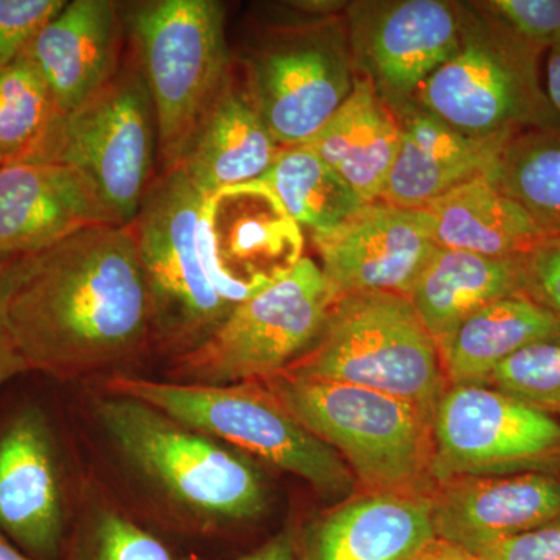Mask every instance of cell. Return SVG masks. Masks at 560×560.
I'll list each match as a JSON object with an SVG mask.
<instances>
[{
  "label": "cell",
  "mask_w": 560,
  "mask_h": 560,
  "mask_svg": "<svg viewBox=\"0 0 560 560\" xmlns=\"http://www.w3.org/2000/svg\"><path fill=\"white\" fill-rule=\"evenodd\" d=\"M2 319L31 371L65 381L121 374L154 346L131 224L88 228L39 253Z\"/></svg>",
  "instance_id": "obj_1"
},
{
  "label": "cell",
  "mask_w": 560,
  "mask_h": 560,
  "mask_svg": "<svg viewBox=\"0 0 560 560\" xmlns=\"http://www.w3.org/2000/svg\"><path fill=\"white\" fill-rule=\"evenodd\" d=\"M94 408L117 463L172 525L212 536L267 510L264 475L243 453L135 397L105 393Z\"/></svg>",
  "instance_id": "obj_2"
},
{
  "label": "cell",
  "mask_w": 560,
  "mask_h": 560,
  "mask_svg": "<svg viewBox=\"0 0 560 560\" xmlns=\"http://www.w3.org/2000/svg\"><path fill=\"white\" fill-rule=\"evenodd\" d=\"M135 60L153 102L161 173L180 167L232 73L217 0H150L127 9Z\"/></svg>",
  "instance_id": "obj_3"
},
{
  "label": "cell",
  "mask_w": 560,
  "mask_h": 560,
  "mask_svg": "<svg viewBox=\"0 0 560 560\" xmlns=\"http://www.w3.org/2000/svg\"><path fill=\"white\" fill-rule=\"evenodd\" d=\"M105 381L106 393L145 401L243 455L301 478L326 499H346L355 489L346 460L305 429L264 382L190 385L125 372Z\"/></svg>",
  "instance_id": "obj_4"
},
{
  "label": "cell",
  "mask_w": 560,
  "mask_h": 560,
  "mask_svg": "<svg viewBox=\"0 0 560 560\" xmlns=\"http://www.w3.org/2000/svg\"><path fill=\"white\" fill-rule=\"evenodd\" d=\"M282 374L381 390L431 419L445 390L436 342L410 300L385 291L335 302L318 340Z\"/></svg>",
  "instance_id": "obj_5"
},
{
  "label": "cell",
  "mask_w": 560,
  "mask_h": 560,
  "mask_svg": "<svg viewBox=\"0 0 560 560\" xmlns=\"http://www.w3.org/2000/svg\"><path fill=\"white\" fill-rule=\"evenodd\" d=\"M264 383L374 492L418 493L431 475L433 419L418 405L363 386L289 374Z\"/></svg>",
  "instance_id": "obj_6"
},
{
  "label": "cell",
  "mask_w": 560,
  "mask_h": 560,
  "mask_svg": "<svg viewBox=\"0 0 560 560\" xmlns=\"http://www.w3.org/2000/svg\"><path fill=\"white\" fill-rule=\"evenodd\" d=\"M464 5L458 51L423 83L412 102L474 138L560 130V117L540 84L544 50L508 31L477 2Z\"/></svg>",
  "instance_id": "obj_7"
},
{
  "label": "cell",
  "mask_w": 560,
  "mask_h": 560,
  "mask_svg": "<svg viewBox=\"0 0 560 560\" xmlns=\"http://www.w3.org/2000/svg\"><path fill=\"white\" fill-rule=\"evenodd\" d=\"M16 161L54 162L83 173L121 226L138 217L153 184L158 125L138 62L121 66L79 108L57 114Z\"/></svg>",
  "instance_id": "obj_8"
},
{
  "label": "cell",
  "mask_w": 560,
  "mask_h": 560,
  "mask_svg": "<svg viewBox=\"0 0 560 560\" xmlns=\"http://www.w3.org/2000/svg\"><path fill=\"white\" fill-rule=\"evenodd\" d=\"M335 302L319 265L304 257L285 278L235 305L208 340L173 359L168 381L230 385L282 374L318 340Z\"/></svg>",
  "instance_id": "obj_9"
},
{
  "label": "cell",
  "mask_w": 560,
  "mask_h": 560,
  "mask_svg": "<svg viewBox=\"0 0 560 560\" xmlns=\"http://www.w3.org/2000/svg\"><path fill=\"white\" fill-rule=\"evenodd\" d=\"M202 198L180 168L160 173L131 223L153 305L154 346L173 359L208 340L235 307L202 265Z\"/></svg>",
  "instance_id": "obj_10"
},
{
  "label": "cell",
  "mask_w": 560,
  "mask_h": 560,
  "mask_svg": "<svg viewBox=\"0 0 560 560\" xmlns=\"http://www.w3.org/2000/svg\"><path fill=\"white\" fill-rule=\"evenodd\" d=\"M355 81L346 25L335 20L270 32L245 57L246 90L285 149L315 138Z\"/></svg>",
  "instance_id": "obj_11"
},
{
  "label": "cell",
  "mask_w": 560,
  "mask_h": 560,
  "mask_svg": "<svg viewBox=\"0 0 560 560\" xmlns=\"http://www.w3.org/2000/svg\"><path fill=\"white\" fill-rule=\"evenodd\" d=\"M431 436V477L441 482L537 469L560 458L558 420L485 385L445 389Z\"/></svg>",
  "instance_id": "obj_12"
},
{
  "label": "cell",
  "mask_w": 560,
  "mask_h": 560,
  "mask_svg": "<svg viewBox=\"0 0 560 560\" xmlns=\"http://www.w3.org/2000/svg\"><path fill=\"white\" fill-rule=\"evenodd\" d=\"M198 249L220 296L238 305L304 259V234L261 180L205 195Z\"/></svg>",
  "instance_id": "obj_13"
},
{
  "label": "cell",
  "mask_w": 560,
  "mask_h": 560,
  "mask_svg": "<svg viewBox=\"0 0 560 560\" xmlns=\"http://www.w3.org/2000/svg\"><path fill=\"white\" fill-rule=\"evenodd\" d=\"M464 20L466 5L447 0L352 3L345 25L357 77L390 109L404 108L458 51Z\"/></svg>",
  "instance_id": "obj_14"
},
{
  "label": "cell",
  "mask_w": 560,
  "mask_h": 560,
  "mask_svg": "<svg viewBox=\"0 0 560 560\" xmlns=\"http://www.w3.org/2000/svg\"><path fill=\"white\" fill-rule=\"evenodd\" d=\"M57 444L36 407L21 408L0 429V530L33 560H61L68 540Z\"/></svg>",
  "instance_id": "obj_15"
},
{
  "label": "cell",
  "mask_w": 560,
  "mask_h": 560,
  "mask_svg": "<svg viewBox=\"0 0 560 560\" xmlns=\"http://www.w3.org/2000/svg\"><path fill=\"white\" fill-rule=\"evenodd\" d=\"M335 301L349 294L411 293L438 246L425 209L368 202L330 234L313 235Z\"/></svg>",
  "instance_id": "obj_16"
},
{
  "label": "cell",
  "mask_w": 560,
  "mask_h": 560,
  "mask_svg": "<svg viewBox=\"0 0 560 560\" xmlns=\"http://www.w3.org/2000/svg\"><path fill=\"white\" fill-rule=\"evenodd\" d=\"M121 226L83 173L54 162L0 165V256H32L88 228Z\"/></svg>",
  "instance_id": "obj_17"
},
{
  "label": "cell",
  "mask_w": 560,
  "mask_h": 560,
  "mask_svg": "<svg viewBox=\"0 0 560 560\" xmlns=\"http://www.w3.org/2000/svg\"><path fill=\"white\" fill-rule=\"evenodd\" d=\"M124 14L110 0L66 2L28 44L58 114L70 113L119 72Z\"/></svg>",
  "instance_id": "obj_18"
},
{
  "label": "cell",
  "mask_w": 560,
  "mask_h": 560,
  "mask_svg": "<svg viewBox=\"0 0 560 560\" xmlns=\"http://www.w3.org/2000/svg\"><path fill=\"white\" fill-rule=\"evenodd\" d=\"M394 113L400 145L381 200L397 208H427L460 184L488 176L512 139L464 135L415 102Z\"/></svg>",
  "instance_id": "obj_19"
},
{
  "label": "cell",
  "mask_w": 560,
  "mask_h": 560,
  "mask_svg": "<svg viewBox=\"0 0 560 560\" xmlns=\"http://www.w3.org/2000/svg\"><path fill=\"white\" fill-rule=\"evenodd\" d=\"M433 500L436 537L471 550L560 518V480L539 471L458 478Z\"/></svg>",
  "instance_id": "obj_20"
},
{
  "label": "cell",
  "mask_w": 560,
  "mask_h": 560,
  "mask_svg": "<svg viewBox=\"0 0 560 560\" xmlns=\"http://www.w3.org/2000/svg\"><path fill=\"white\" fill-rule=\"evenodd\" d=\"M436 539L433 500L372 492L346 501L298 537L300 560H411Z\"/></svg>",
  "instance_id": "obj_21"
},
{
  "label": "cell",
  "mask_w": 560,
  "mask_h": 560,
  "mask_svg": "<svg viewBox=\"0 0 560 560\" xmlns=\"http://www.w3.org/2000/svg\"><path fill=\"white\" fill-rule=\"evenodd\" d=\"M283 149L261 119L246 84L232 73L179 168L202 195H209L260 180Z\"/></svg>",
  "instance_id": "obj_22"
},
{
  "label": "cell",
  "mask_w": 560,
  "mask_h": 560,
  "mask_svg": "<svg viewBox=\"0 0 560 560\" xmlns=\"http://www.w3.org/2000/svg\"><path fill=\"white\" fill-rule=\"evenodd\" d=\"M525 257L497 259L464 250H434L408 300L438 349L481 308L526 293Z\"/></svg>",
  "instance_id": "obj_23"
},
{
  "label": "cell",
  "mask_w": 560,
  "mask_h": 560,
  "mask_svg": "<svg viewBox=\"0 0 560 560\" xmlns=\"http://www.w3.org/2000/svg\"><path fill=\"white\" fill-rule=\"evenodd\" d=\"M304 145L329 164L361 200L378 201L399 151V119L370 81L357 77L348 101Z\"/></svg>",
  "instance_id": "obj_24"
},
{
  "label": "cell",
  "mask_w": 560,
  "mask_h": 560,
  "mask_svg": "<svg viewBox=\"0 0 560 560\" xmlns=\"http://www.w3.org/2000/svg\"><path fill=\"white\" fill-rule=\"evenodd\" d=\"M423 209L434 245L442 249L515 259L551 237L486 176L460 184Z\"/></svg>",
  "instance_id": "obj_25"
},
{
  "label": "cell",
  "mask_w": 560,
  "mask_h": 560,
  "mask_svg": "<svg viewBox=\"0 0 560 560\" xmlns=\"http://www.w3.org/2000/svg\"><path fill=\"white\" fill-rule=\"evenodd\" d=\"M560 337V318L528 293L504 298L453 331L440 346L442 370L453 385H482L526 346Z\"/></svg>",
  "instance_id": "obj_26"
},
{
  "label": "cell",
  "mask_w": 560,
  "mask_h": 560,
  "mask_svg": "<svg viewBox=\"0 0 560 560\" xmlns=\"http://www.w3.org/2000/svg\"><path fill=\"white\" fill-rule=\"evenodd\" d=\"M260 180L313 235L330 234L368 205L307 145L283 149Z\"/></svg>",
  "instance_id": "obj_27"
},
{
  "label": "cell",
  "mask_w": 560,
  "mask_h": 560,
  "mask_svg": "<svg viewBox=\"0 0 560 560\" xmlns=\"http://www.w3.org/2000/svg\"><path fill=\"white\" fill-rule=\"evenodd\" d=\"M486 178L521 205L548 235H560V130L515 136Z\"/></svg>",
  "instance_id": "obj_28"
},
{
  "label": "cell",
  "mask_w": 560,
  "mask_h": 560,
  "mask_svg": "<svg viewBox=\"0 0 560 560\" xmlns=\"http://www.w3.org/2000/svg\"><path fill=\"white\" fill-rule=\"evenodd\" d=\"M61 560H176L167 545L98 486H88Z\"/></svg>",
  "instance_id": "obj_29"
},
{
  "label": "cell",
  "mask_w": 560,
  "mask_h": 560,
  "mask_svg": "<svg viewBox=\"0 0 560 560\" xmlns=\"http://www.w3.org/2000/svg\"><path fill=\"white\" fill-rule=\"evenodd\" d=\"M57 114L38 70L22 55L0 73V161L24 156Z\"/></svg>",
  "instance_id": "obj_30"
},
{
  "label": "cell",
  "mask_w": 560,
  "mask_h": 560,
  "mask_svg": "<svg viewBox=\"0 0 560 560\" xmlns=\"http://www.w3.org/2000/svg\"><path fill=\"white\" fill-rule=\"evenodd\" d=\"M495 389L548 412H560V337L526 346L489 378Z\"/></svg>",
  "instance_id": "obj_31"
},
{
  "label": "cell",
  "mask_w": 560,
  "mask_h": 560,
  "mask_svg": "<svg viewBox=\"0 0 560 560\" xmlns=\"http://www.w3.org/2000/svg\"><path fill=\"white\" fill-rule=\"evenodd\" d=\"M477 3L530 46L545 50L560 43V0H488Z\"/></svg>",
  "instance_id": "obj_32"
},
{
  "label": "cell",
  "mask_w": 560,
  "mask_h": 560,
  "mask_svg": "<svg viewBox=\"0 0 560 560\" xmlns=\"http://www.w3.org/2000/svg\"><path fill=\"white\" fill-rule=\"evenodd\" d=\"M66 0H0V73L14 65Z\"/></svg>",
  "instance_id": "obj_33"
},
{
  "label": "cell",
  "mask_w": 560,
  "mask_h": 560,
  "mask_svg": "<svg viewBox=\"0 0 560 560\" xmlns=\"http://www.w3.org/2000/svg\"><path fill=\"white\" fill-rule=\"evenodd\" d=\"M469 552L480 560H560V518L526 533L486 541Z\"/></svg>",
  "instance_id": "obj_34"
},
{
  "label": "cell",
  "mask_w": 560,
  "mask_h": 560,
  "mask_svg": "<svg viewBox=\"0 0 560 560\" xmlns=\"http://www.w3.org/2000/svg\"><path fill=\"white\" fill-rule=\"evenodd\" d=\"M525 265L526 293L560 318V235L541 242Z\"/></svg>",
  "instance_id": "obj_35"
},
{
  "label": "cell",
  "mask_w": 560,
  "mask_h": 560,
  "mask_svg": "<svg viewBox=\"0 0 560 560\" xmlns=\"http://www.w3.org/2000/svg\"><path fill=\"white\" fill-rule=\"evenodd\" d=\"M39 254V253H38ZM0 256V318L21 283L35 267L36 256Z\"/></svg>",
  "instance_id": "obj_36"
},
{
  "label": "cell",
  "mask_w": 560,
  "mask_h": 560,
  "mask_svg": "<svg viewBox=\"0 0 560 560\" xmlns=\"http://www.w3.org/2000/svg\"><path fill=\"white\" fill-rule=\"evenodd\" d=\"M176 560H209L197 555H187ZM237 560H300L298 558V534L291 528H285L278 536L272 537L267 544L261 545L256 551L243 556Z\"/></svg>",
  "instance_id": "obj_37"
},
{
  "label": "cell",
  "mask_w": 560,
  "mask_h": 560,
  "mask_svg": "<svg viewBox=\"0 0 560 560\" xmlns=\"http://www.w3.org/2000/svg\"><path fill=\"white\" fill-rule=\"evenodd\" d=\"M27 371H31L27 361L22 357L5 323L0 318V388Z\"/></svg>",
  "instance_id": "obj_38"
},
{
  "label": "cell",
  "mask_w": 560,
  "mask_h": 560,
  "mask_svg": "<svg viewBox=\"0 0 560 560\" xmlns=\"http://www.w3.org/2000/svg\"><path fill=\"white\" fill-rule=\"evenodd\" d=\"M411 560H480L464 550L453 541L440 539L431 540L425 548H422Z\"/></svg>",
  "instance_id": "obj_39"
},
{
  "label": "cell",
  "mask_w": 560,
  "mask_h": 560,
  "mask_svg": "<svg viewBox=\"0 0 560 560\" xmlns=\"http://www.w3.org/2000/svg\"><path fill=\"white\" fill-rule=\"evenodd\" d=\"M547 92L548 101L560 117V43L548 49L547 57Z\"/></svg>",
  "instance_id": "obj_40"
},
{
  "label": "cell",
  "mask_w": 560,
  "mask_h": 560,
  "mask_svg": "<svg viewBox=\"0 0 560 560\" xmlns=\"http://www.w3.org/2000/svg\"><path fill=\"white\" fill-rule=\"evenodd\" d=\"M0 560H33L0 530Z\"/></svg>",
  "instance_id": "obj_41"
},
{
  "label": "cell",
  "mask_w": 560,
  "mask_h": 560,
  "mask_svg": "<svg viewBox=\"0 0 560 560\" xmlns=\"http://www.w3.org/2000/svg\"><path fill=\"white\" fill-rule=\"evenodd\" d=\"M0 165H2V161H0Z\"/></svg>",
  "instance_id": "obj_42"
}]
</instances>
